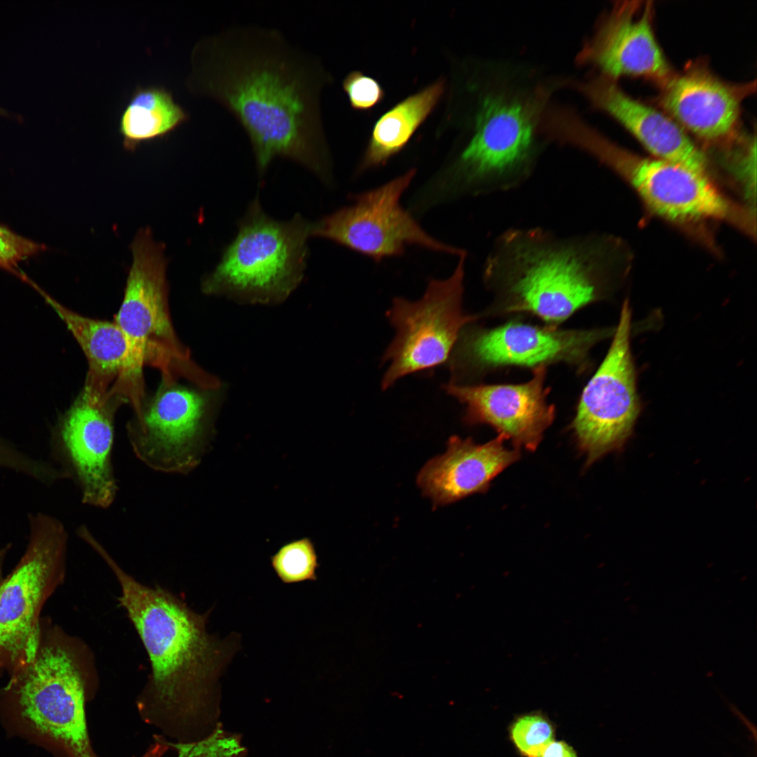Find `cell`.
I'll use <instances>...</instances> for the list:
<instances>
[{"instance_id":"6da1fadb","label":"cell","mask_w":757,"mask_h":757,"mask_svg":"<svg viewBox=\"0 0 757 757\" xmlns=\"http://www.w3.org/2000/svg\"><path fill=\"white\" fill-rule=\"evenodd\" d=\"M191 62L188 89L236 119L260 176L282 157L332 180L320 105L327 76L313 54L277 29L236 25L200 39Z\"/></svg>"},{"instance_id":"7a4b0ae2","label":"cell","mask_w":757,"mask_h":757,"mask_svg":"<svg viewBox=\"0 0 757 757\" xmlns=\"http://www.w3.org/2000/svg\"><path fill=\"white\" fill-rule=\"evenodd\" d=\"M484 73L471 137L449 174V189L459 193L507 191L524 183L548 144L543 114L573 80L499 60L489 62Z\"/></svg>"},{"instance_id":"3957f363","label":"cell","mask_w":757,"mask_h":757,"mask_svg":"<svg viewBox=\"0 0 757 757\" xmlns=\"http://www.w3.org/2000/svg\"><path fill=\"white\" fill-rule=\"evenodd\" d=\"M618 248L604 236L511 229L495 241L484 278L503 312L528 313L554 325L612 290Z\"/></svg>"},{"instance_id":"277c9868","label":"cell","mask_w":757,"mask_h":757,"mask_svg":"<svg viewBox=\"0 0 757 757\" xmlns=\"http://www.w3.org/2000/svg\"><path fill=\"white\" fill-rule=\"evenodd\" d=\"M95 551L117 580L120 606L147 653L155 698L170 707L203 704L214 692L219 677L240 649V635L232 632L219 639L208 633L211 610L196 613L168 589L137 580L102 545Z\"/></svg>"},{"instance_id":"5b68a950","label":"cell","mask_w":757,"mask_h":757,"mask_svg":"<svg viewBox=\"0 0 757 757\" xmlns=\"http://www.w3.org/2000/svg\"><path fill=\"white\" fill-rule=\"evenodd\" d=\"M93 651L61 628H41L38 648L11 671L0 696V716L13 735L68 757H95L87 731L85 700L95 673Z\"/></svg>"},{"instance_id":"8992f818","label":"cell","mask_w":757,"mask_h":757,"mask_svg":"<svg viewBox=\"0 0 757 757\" xmlns=\"http://www.w3.org/2000/svg\"><path fill=\"white\" fill-rule=\"evenodd\" d=\"M130 247L132 262L114 320L125 336L127 357L109 394L130 404L135 413L146 398L145 366L158 370L163 383L182 378L202 386L213 382L192 362L173 327L164 245L154 239L149 228H144L135 235Z\"/></svg>"},{"instance_id":"52a82bcc","label":"cell","mask_w":757,"mask_h":757,"mask_svg":"<svg viewBox=\"0 0 757 757\" xmlns=\"http://www.w3.org/2000/svg\"><path fill=\"white\" fill-rule=\"evenodd\" d=\"M566 146L589 154L629 182L656 214L675 221L725 220L747 229V214L725 197L707 175L660 158H646L617 145L582 118L563 133Z\"/></svg>"},{"instance_id":"ba28073f","label":"cell","mask_w":757,"mask_h":757,"mask_svg":"<svg viewBox=\"0 0 757 757\" xmlns=\"http://www.w3.org/2000/svg\"><path fill=\"white\" fill-rule=\"evenodd\" d=\"M311 226L299 214L287 221L271 218L256 198L236 237L203 280V292L261 299L285 296L303 277Z\"/></svg>"},{"instance_id":"9c48e42d","label":"cell","mask_w":757,"mask_h":757,"mask_svg":"<svg viewBox=\"0 0 757 757\" xmlns=\"http://www.w3.org/2000/svg\"><path fill=\"white\" fill-rule=\"evenodd\" d=\"M30 528L24 555L0 580V660L11 671L35 653L40 613L65 575L68 537L62 524L39 514L31 517Z\"/></svg>"},{"instance_id":"30bf717a","label":"cell","mask_w":757,"mask_h":757,"mask_svg":"<svg viewBox=\"0 0 757 757\" xmlns=\"http://www.w3.org/2000/svg\"><path fill=\"white\" fill-rule=\"evenodd\" d=\"M465 258L466 254L459 257L448 278L431 280L419 300L393 299L386 316L395 335L383 356L389 362L383 390L403 376L444 363L465 325L477 319L462 308Z\"/></svg>"},{"instance_id":"8fae6325","label":"cell","mask_w":757,"mask_h":757,"mask_svg":"<svg viewBox=\"0 0 757 757\" xmlns=\"http://www.w3.org/2000/svg\"><path fill=\"white\" fill-rule=\"evenodd\" d=\"M631 329L632 311L626 300L608 351L584 388L572 423L588 464L621 449L641 411Z\"/></svg>"},{"instance_id":"7c38bea8","label":"cell","mask_w":757,"mask_h":757,"mask_svg":"<svg viewBox=\"0 0 757 757\" xmlns=\"http://www.w3.org/2000/svg\"><path fill=\"white\" fill-rule=\"evenodd\" d=\"M415 170L353 197L351 205L312 224L311 236L324 238L375 261L402 254L417 245L458 257L462 249L446 245L427 233L400 204Z\"/></svg>"},{"instance_id":"4fadbf2b","label":"cell","mask_w":757,"mask_h":757,"mask_svg":"<svg viewBox=\"0 0 757 757\" xmlns=\"http://www.w3.org/2000/svg\"><path fill=\"white\" fill-rule=\"evenodd\" d=\"M465 328L452 352L453 383L471 373L505 366L535 369L557 362L585 366L592 348L613 336L615 329H562L521 322L489 329Z\"/></svg>"},{"instance_id":"5bb4252c","label":"cell","mask_w":757,"mask_h":757,"mask_svg":"<svg viewBox=\"0 0 757 757\" xmlns=\"http://www.w3.org/2000/svg\"><path fill=\"white\" fill-rule=\"evenodd\" d=\"M208 397L179 383L161 382L126 425L135 456L156 472L185 475L198 463L210 409Z\"/></svg>"},{"instance_id":"9a60e30c","label":"cell","mask_w":757,"mask_h":757,"mask_svg":"<svg viewBox=\"0 0 757 757\" xmlns=\"http://www.w3.org/2000/svg\"><path fill=\"white\" fill-rule=\"evenodd\" d=\"M123 404L125 402L116 396L99 399L82 390L60 422L59 439L67 464L65 475L74 479L85 505L107 508L116 498L114 421Z\"/></svg>"},{"instance_id":"2e32d148","label":"cell","mask_w":757,"mask_h":757,"mask_svg":"<svg viewBox=\"0 0 757 757\" xmlns=\"http://www.w3.org/2000/svg\"><path fill=\"white\" fill-rule=\"evenodd\" d=\"M653 13L650 1L617 2L584 41L576 63L613 81L639 76L664 86L674 74L656 41Z\"/></svg>"},{"instance_id":"e0dca14e","label":"cell","mask_w":757,"mask_h":757,"mask_svg":"<svg viewBox=\"0 0 757 757\" xmlns=\"http://www.w3.org/2000/svg\"><path fill=\"white\" fill-rule=\"evenodd\" d=\"M546 369V366L535 368L531 378L520 384L449 383L443 388L465 405L466 423L489 424L516 446L533 451L555 416L554 406L547 400Z\"/></svg>"},{"instance_id":"ac0fdd59","label":"cell","mask_w":757,"mask_h":757,"mask_svg":"<svg viewBox=\"0 0 757 757\" xmlns=\"http://www.w3.org/2000/svg\"><path fill=\"white\" fill-rule=\"evenodd\" d=\"M576 90L595 109L606 113L629 130L657 158L707 174L702 151L672 118L626 94L615 81L599 74L573 79Z\"/></svg>"},{"instance_id":"d6986e66","label":"cell","mask_w":757,"mask_h":757,"mask_svg":"<svg viewBox=\"0 0 757 757\" xmlns=\"http://www.w3.org/2000/svg\"><path fill=\"white\" fill-rule=\"evenodd\" d=\"M755 84L732 85L705 67H691L674 74L664 86L661 102L684 128L713 143L732 140L740 104Z\"/></svg>"},{"instance_id":"ffe728a7","label":"cell","mask_w":757,"mask_h":757,"mask_svg":"<svg viewBox=\"0 0 757 757\" xmlns=\"http://www.w3.org/2000/svg\"><path fill=\"white\" fill-rule=\"evenodd\" d=\"M499 435L484 444L456 436L449 438L446 451L429 461L417 482L435 505L455 502L487 489L490 482L519 458L517 449L505 447Z\"/></svg>"},{"instance_id":"44dd1931","label":"cell","mask_w":757,"mask_h":757,"mask_svg":"<svg viewBox=\"0 0 757 757\" xmlns=\"http://www.w3.org/2000/svg\"><path fill=\"white\" fill-rule=\"evenodd\" d=\"M53 308L82 349L88 364L83 390L106 398L120 376L127 357L125 336L114 322L83 316L65 307L38 287H34Z\"/></svg>"},{"instance_id":"7402d4cb","label":"cell","mask_w":757,"mask_h":757,"mask_svg":"<svg viewBox=\"0 0 757 757\" xmlns=\"http://www.w3.org/2000/svg\"><path fill=\"white\" fill-rule=\"evenodd\" d=\"M190 119L189 113L161 85H138L118 118L123 148L135 151L141 144L164 139Z\"/></svg>"},{"instance_id":"603a6c76","label":"cell","mask_w":757,"mask_h":757,"mask_svg":"<svg viewBox=\"0 0 757 757\" xmlns=\"http://www.w3.org/2000/svg\"><path fill=\"white\" fill-rule=\"evenodd\" d=\"M444 90V83L439 80L384 114L374 125L362 168L382 165L399 152L435 107Z\"/></svg>"},{"instance_id":"cb8c5ba5","label":"cell","mask_w":757,"mask_h":757,"mask_svg":"<svg viewBox=\"0 0 757 757\" xmlns=\"http://www.w3.org/2000/svg\"><path fill=\"white\" fill-rule=\"evenodd\" d=\"M270 561L273 571L284 584L318 579V556L313 542L308 538L282 545L270 557Z\"/></svg>"},{"instance_id":"d4e9b609","label":"cell","mask_w":757,"mask_h":757,"mask_svg":"<svg viewBox=\"0 0 757 757\" xmlns=\"http://www.w3.org/2000/svg\"><path fill=\"white\" fill-rule=\"evenodd\" d=\"M554 734V724L540 711L521 714L509 727L510 739L521 757H540Z\"/></svg>"},{"instance_id":"484cf974","label":"cell","mask_w":757,"mask_h":757,"mask_svg":"<svg viewBox=\"0 0 757 757\" xmlns=\"http://www.w3.org/2000/svg\"><path fill=\"white\" fill-rule=\"evenodd\" d=\"M46 250L41 243L21 236L12 230L0 224V268L23 280V275L18 270V264Z\"/></svg>"},{"instance_id":"4316f807","label":"cell","mask_w":757,"mask_h":757,"mask_svg":"<svg viewBox=\"0 0 757 757\" xmlns=\"http://www.w3.org/2000/svg\"><path fill=\"white\" fill-rule=\"evenodd\" d=\"M343 88L351 106L356 109H369L383 97L380 84L373 78L360 71L349 73L343 81Z\"/></svg>"},{"instance_id":"83f0119b","label":"cell","mask_w":757,"mask_h":757,"mask_svg":"<svg viewBox=\"0 0 757 757\" xmlns=\"http://www.w3.org/2000/svg\"><path fill=\"white\" fill-rule=\"evenodd\" d=\"M0 465L24 472L45 481L54 480L55 477V469L25 458L1 441Z\"/></svg>"},{"instance_id":"f1b7e54d","label":"cell","mask_w":757,"mask_h":757,"mask_svg":"<svg viewBox=\"0 0 757 757\" xmlns=\"http://www.w3.org/2000/svg\"><path fill=\"white\" fill-rule=\"evenodd\" d=\"M540 757H578L575 751L564 741H552L543 751Z\"/></svg>"},{"instance_id":"f546056e","label":"cell","mask_w":757,"mask_h":757,"mask_svg":"<svg viewBox=\"0 0 757 757\" xmlns=\"http://www.w3.org/2000/svg\"><path fill=\"white\" fill-rule=\"evenodd\" d=\"M177 757H183V756H180V755H179V756H177Z\"/></svg>"},{"instance_id":"4dcf8cb0","label":"cell","mask_w":757,"mask_h":757,"mask_svg":"<svg viewBox=\"0 0 757 757\" xmlns=\"http://www.w3.org/2000/svg\"><path fill=\"white\" fill-rule=\"evenodd\" d=\"M0 666H1V660H0Z\"/></svg>"}]
</instances>
